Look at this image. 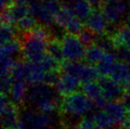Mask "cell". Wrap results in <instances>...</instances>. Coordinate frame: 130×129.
I'll list each match as a JSON object with an SVG mask.
<instances>
[{"mask_svg": "<svg viewBox=\"0 0 130 129\" xmlns=\"http://www.w3.org/2000/svg\"><path fill=\"white\" fill-rule=\"evenodd\" d=\"M18 129H67L60 110L51 112L22 105L19 109Z\"/></svg>", "mask_w": 130, "mask_h": 129, "instance_id": "obj_1", "label": "cell"}, {"mask_svg": "<svg viewBox=\"0 0 130 129\" xmlns=\"http://www.w3.org/2000/svg\"><path fill=\"white\" fill-rule=\"evenodd\" d=\"M61 95L54 86L46 83L29 85L24 104L40 111L51 112L60 110Z\"/></svg>", "mask_w": 130, "mask_h": 129, "instance_id": "obj_2", "label": "cell"}, {"mask_svg": "<svg viewBox=\"0 0 130 129\" xmlns=\"http://www.w3.org/2000/svg\"><path fill=\"white\" fill-rule=\"evenodd\" d=\"M95 109L93 101L84 93L76 91L74 93L64 96L60 104V112L69 118L84 117L86 114Z\"/></svg>", "mask_w": 130, "mask_h": 129, "instance_id": "obj_3", "label": "cell"}, {"mask_svg": "<svg viewBox=\"0 0 130 129\" xmlns=\"http://www.w3.org/2000/svg\"><path fill=\"white\" fill-rule=\"evenodd\" d=\"M64 56L67 61H82L86 56V46L77 34L66 32L62 37Z\"/></svg>", "mask_w": 130, "mask_h": 129, "instance_id": "obj_4", "label": "cell"}, {"mask_svg": "<svg viewBox=\"0 0 130 129\" xmlns=\"http://www.w3.org/2000/svg\"><path fill=\"white\" fill-rule=\"evenodd\" d=\"M98 83L102 86L104 95L107 102H121L124 93L128 89L126 86L113 80L108 76H101Z\"/></svg>", "mask_w": 130, "mask_h": 129, "instance_id": "obj_5", "label": "cell"}, {"mask_svg": "<svg viewBox=\"0 0 130 129\" xmlns=\"http://www.w3.org/2000/svg\"><path fill=\"white\" fill-rule=\"evenodd\" d=\"M101 9L109 23V26H114L119 23L121 18L126 12L127 6L123 1H114V2H106L105 1L101 6Z\"/></svg>", "mask_w": 130, "mask_h": 129, "instance_id": "obj_6", "label": "cell"}, {"mask_svg": "<svg viewBox=\"0 0 130 129\" xmlns=\"http://www.w3.org/2000/svg\"><path fill=\"white\" fill-rule=\"evenodd\" d=\"M29 6L30 14L33 15L41 24L51 28L52 23H54V16L48 11L45 0H30Z\"/></svg>", "mask_w": 130, "mask_h": 129, "instance_id": "obj_7", "label": "cell"}, {"mask_svg": "<svg viewBox=\"0 0 130 129\" xmlns=\"http://www.w3.org/2000/svg\"><path fill=\"white\" fill-rule=\"evenodd\" d=\"M85 23L86 27L89 28L97 35L107 33L109 23L100 8H94L90 16L87 18V20Z\"/></svg>", "mask_w": 130, "mask_h": 129, "instance_id": "obj_8", "label": "cell"}, {"mask_svg": "<svg viewBox=\"0 0 130 129\" xmlns=\"http://www.w3.org/2000/svg\"><path fill=\"white\" fill-rule=\"evenodd\" d=\"M57 91L62 97L69 95L82 88V82L79 78L62 71L57 85L55 86Z\"/></svg>", "mask_w": 130, "mask_h": 129, "instance_id": "obj_9", "label": "cell"}, {"mask_svg": "<svg viewBox=\"0 0 130 129\" xmlns=\"http://www.w3.org/2000/svg\"><path fill=\"white\" fill-rule=\"evenodd\" d=\"M19 106L10 101L1 106V122L3 129H18Z\"/></svg>", "mask_w": 130, "mask_h": 129, "instance_id": "obj_10", "label": "cell"}, {"mask_svg": "<svg viewBox=\"0 0 130 129\" xmlns=\"http://www.w3.org/2000/svg\"><path fill=\"white\" fill-rule=\"evenodd\" d=\"M108 77L127 86L130 82V68L126 62L117 60L112 67Z\"/></svg>", "mask_w": 130, "mask_h": 129, "instance_id": "obj_11", "label": "cell"}, {"mask_svg": "<svg viewBox=\"0 0 130 129\" xmlns=\"http://www.w3.org/2000/svg\"><path fill=\"white\" fill-rule=\"evenodd\" d=\"M110 35L115 42L116 49L120 46H123L130 50V28L124 23L119 24Z\"/></svg>", "mask_w": 130, "mask_h": 129, "instance_id": "obj_12", "label": "cell"}, {"mask_svg": "<svg viewBox=\"0 0 130 129\" xmlns=\"http://www.w3.org/2000/svg\"><path fill=\"white\" fill-rule=\"evenodd\" d=\"M119 125H122L127 113V109L122 102H107L103 108Z\"/></svg>", "mask_w": 130, "mask_h": 129, "instance_id": "obj_13", "label": "cell"}, {"mask_svg": "<svg viewBox=\"0 0 130 129\" xmlns=\"http://www.w3.org/2000/svg\"><path fill=\"white\" fill-rule=\"evenodd\" d=\"M27 89H28V86H27V83L24 81L14 80L12 83L9 95L11 96V102L16 105H18L19 107H21L25 102Z\"/></svg>", "mask_w": 130, "mask_h": 129, "instance_id": "obj_14", "label": "cell"}, {"mask_svg": "<svg viewBox=\"0 0 130 129\" xmlns=\"http://www.w3.org/2000/svg\"><path fill=\"white\" fill-rule=\"evenodd\" d=\"M30 68H31V63L28 62L24 58H20L18 60H16L11 72L13 81L17 80V81H24L27 83V79L30 72Z\"/></svg>", "mask_w": 130, "mask_h": 129, "instance_id": "obj_15", "label": "cell"}, {"mask_svg": "<svg viewBox=\"0 0 130 129\" xmlns=\"http://www.w3.org/2000/svg\"><path fill=\"white\" fill-rule=\"evenodd\" d=\"M72 10L77 17L82 21H87L93 11L94 7L89 3L88 0H74L71 4Z\"/></svg>", "mask_w": 130, "mask_h": 129, "instance_id": "obj_16", "label": "cell"}, {"mask_svg": "<svg viewBox=\"0 0 130 129\" xmlns=\"http://www.w3.org/2000/svg\"><path fill=\"white\" fill-rule=\"evenodd\" d=\"M74 16H75V13L73 11L71 5H69L67 2H64L61 10L54 16V24L60 28L65 29L66 26L69 24Z\"/></svg>", "mask_w": 130, "mask_h": 129, "instance_id": "obj_17", "label": "cell"}, {"mask_svg": "<svg viewBox=\"0 0 130 129\" xmlns=\"http://www.w3.org/2000/svg\"><path fill=\"white\" fill-rule=\"evenodd\" d=\"M47 54L54 57L62 64H64V62L66 61L65 56H64V50H63V45H62V39H59L54 36L50 38L47 44Z\"/></svg>", "mask_w": 130, "mask_h": 129, "instance_id": "obj_18", "label": "cell"}, {"mask_svg": "<svg viewBox=\"0 0 130 129\" xmlns=\"http://www.w3.org/2000/svg\"><path fill=\"white\" fill-rule=\"evenodd\" d=\"M1 55L11 56V57L14 58L15 60L23 58L22 47L19 40L16 39L1 45Z\"/></svg>", "mask_w": 130, "mask_h": 129, "instance_id": "obj_19", "label": "cell"}, {"mask_svg": "<svg viewBox=\"0 0 130 129\" xmlns=\"http://www.w3.org/2000/svg\"><path fill=\"white\" fill-rule=\"evenodd\" d=\"M94 118L97 126L102 129H117L119 127V124L104 109L96 112L94 114Z\"/></svg>", "mask_w": 130, "mask_h": 129, "instance_id": "obj_20", "label": "cell"}, {"mask_svg": "<svg viewBox=\"0 0 130 129\" xmlns=\"http://www.w3.org/2000/svg\"><path fill=\"white\" fill-rule=\"evenodd\" d=\"M117 60L118 59L114 52H105L103 60L96 64V68L100 74V77L101 76H109L112 67Z\"/></svg>", "mask_w": 130, "mask_h": 129, "instance_id": "obj_21", "label": "cell"}, {"mask_svg": "<svg viewBox=\"0 0 130 129\" xmlns=\"http://www.w3.org/2000/svg\"><path fill=\"white\" fill-rule=\"evenodd\" d=\"M105 54V52L102 50L101 47H99L97 45H95V44H92L90 46L87 47L85 60L87 61V64L96 66L98 63H100V62L103 60Z\"/></svg>", "mask_w": 130, "mask_h": 129, "instance_id": "obj_22", "label": "cell"}, {"mask_svg": "<svg viewBox=\"0 0 130 129\" xmlns=\"http://www.w3.org/2000/svg\"><path fill=\"white\" fill-rule=\"evenodd\" d=\"M81 89L92 101L98 100L102 97H105L103 88H102V86H100L99 83L89 82L86 83V84H82V88Z\"/></svg>", "mask_w": 130, "mask_h": 129, "instance_id": "obj_23", "label": "cell"}, {"mask_svg": "<svg viewBox=\"0 0 130 129\" xmlns=\"http://www.w3.org/2000/svg\"><path fill=\"white\" fill-rule=\"evenodd\" d=\"M40 22H37V19L33 15H26L25 17L19 19L15 24V29L18 32L31 31L39 26Z\"/></svg>", "mask_w": 130, "mask_h": 129, "instance_id": "obj_24", "label": "cell"}, {"mask_svg": "<svg viewBox=\"0 0 130 129\" xmlns=\"http://www.w3.org/2000/svg\"><path fill=\"white\" fill-rule=\"evenodd\" d=\"M94 44L97 45L99 47H101L105 52H115L116 45L112 36L108 33L97 35L96 39L94 41Z\"/></svg>", "mask_w": 130, "mask_h": 129, "instance_id": "obj_25", "label": "cell"}, {"mask_svg": "<svg viewBox=\"0 0 130 129\" xmlns=\"http://www.w3.org/2000/svg\"><path fill=\"white\" fill-rule=\"evenodd\" d=\"M8 8L10 9L11 14L13 15L16 22L18 21L19 19L25 17L26 15L30 13L29 3H26V2H15V3H13L11 6Z\"/></svg>", "mask_w": 130, "mask_h": 129, "instance_id": "obj_26", "label": "cell"}, {"mask_svg": "<svg viewBox=\"0 0 130 129\" xmlns=\"http://www.w3.org/2000/svg\"><path fill=\"white\" fill-rule=\"evenodd\" d=\"M16 31L17 29L13 26L1 23V45L17 39L18 34Z\"/></svg>", "mask_w": 130, "mask_h": 129, "instance_id": "obj_27", "label": "cell"}, {"mask_svg": "<svg viewBox=\"0 0 130 129\" xmlns=\"http://www.w3.org/2000/svg\"><path fill=\"white\" fill-rule=\"evenodd\" d=\"M39 66L45 72L51 71V70H62L63 64L56 60L54 57L47 54L45 56L42 61L39 63Z\"/></svg>", "mask_w": 130, "mask_h": 129, "instance_id": "obj_28", "label": "cell"}, {"mask_svg": "<svg viewBox=\"0 0 130 129\" xmlns=\"http://www.w3.org/2000/svg\"><path fill=\"white\" fill-rule=\"evenodd\" d=\"M78 36L80 37L81 41L84 43V45L86 47H88L92 44H94V41L97 37V34L94 31H92L89 28H87L85 26V28L83 29V30L80 32Z\"/></svg>", "mask_w": 130, "mask_h": 129, "instance_id": "obj_29", "label": "cell"}, {"mask_svg": "<svg viewBox=\"0 0 130 129\" xmlns=\"http://www.w3.org/2000/svg\"><path fill=\"white\" fill-rule=\"evenodd\" d=\"M85 26L83 23H82V20L79 19L77 16H74V17L70 20L68 25L66 26V31L67 32H70V33H73V34H79L80 32L83 30V29L85 28Z\"/></svg>", "mask_w": 130, "mask_h": 129, "instance_id": "obj_30", "label": "cell"}, {"mask_svg": "<svg viewBox=\"0 0 130 129\" xmlns=\"http://www.w3.org/2000/svg\"><path fill=\"white\" fill-rule=\"evenodd\" d=\"M97 127L93 115H87L81 119L77 124V129H95Z\"/></svg>", "mask_w": 130, "mask_h": 129, "instance_id": "obj_31", "label": "cell"}, {"mask_svg": "<svg viewBox=\"0 0 130 129\" xmlns=\"http://www.w3.org/2000/svg\"><path fill=\"white\" fill-rule=\"evenodd\" d=\"M14 58L7 55H1V74H8L11 73V68L15 63Z\"/></svg>", "mask_w": 130, "mask_h": 129, "instance_id": "obj_32", "label": "cell"}, {"mask_svg": "<svg viewBox=\"0 0 130 129\" xmlns=\"http://www.w3.org/2000/svg\"><path fill=\"white\" fill-rule=\"evenodd\" d=\"M12 83H13V79L11 77V73L1 74V92L9 95Z\"/></svg>", "mask_w": 130, "mask_h": 129, "instance_id": "obj_33", "label": "cell"}, {"mask_svg": "<svg viewBox=\"0 0 130 129\" xmlns=\"http://www.w3.org/2000/svg\"><path fill=\"white\" fill-rule=\"evenodd\" d=\"M1 23L13 26V27L15 26L16 21H15L13 15L11 14V12L9 8L2 9V11H1Z\"/></svg>", "mask_w": 130, "mask_h": 129, "instance_id": "obj_34", "label": "cell"}, {"mask_svg": "<svg viewBox=\"0 0 130 129\" xmlns=\"http://www.w3.org/2000/svg\"><path fill=\"white\" fill-rule=\"evenodd\" d=\"M122 104L125 106V108L127 109V111H130V89H127L126 92L124 93L123 97L122 98Z\"/></svg>", "mask_w": 130, "mask_h": 129, "instance_id": "obj_35", "label": "cell"}, {"mask_svg": "<svg viewBox=\"0 0 130 129\" xmlns=\"http://www.w3.org/2000/svg\"><path fill=\"white\" fill-rule=\"evenodd\" d=\"M122 126L124 129L130 128V111H127L126 116H125V118H124L123 123H122Z\"/></svg>", "mask_w": 130, "mask_h": 129, "instance_id": "obj_36", "label": "cell"}, {"mask_svg": "<svg viewBox=\"0 0 130 129\" xmlns=\"http://www.w3.org/2000/svg\"><path fill=\"white\" fill-rule=\"evenodd\" d=\"M0 2H1V9H5L15 3V0H0Z\"/></svg>", "mask_w": 130, "mask_h": 129, "instance_id": "obj_37", "label": "cell"}, {"mask_svg": "<svg viewBox=\"0 0 130 129\" xmlns=\"http://www.w3.org/2000/svg\"><path fill=\"white\" fill-rule=\"evenodd\" d=\"M89 3L93 6L94 8H101L103 3L105 2V0H88Z\"/></svg>", "mask_w": 130, "mask_h": 129, "instance_id": "obj_38", "label": "cell"}, {"mask_svg": "<svg viewBox=\"0 0 130 129\" xmlns=\"http://www.w3.org/2000/svg\"><path fill=\"white\" fill-rule=\"evenodd\" d=\"M123 23H124L125 25L128 26V27L130 28V12L127 14V16L125 17V19H124V21H123Z\"/></svg>", "mask_w": 130, "mask_h": 129, "instance_id": "obj_39", "label": "cell"}, {"mask_svg": "<svg viewBox=\"0 0 130 129\" xmlns=\"http://www.w3.org/2000/svg\"><path fill=\"white\" fill-rule=\"evenodd\" d=\"M28 0H15V2H27Z\"/></svg>", "mask_w": 130, "mask_h": 129, "instance_id": "obj_40", "label": "cell"}, {"mask_svg": "<svg viewBox=\"0 0 130 129\" xmlns=\"http://www.w3.org/2000/svg\"><path fill=\"white\" fill-rule=\"evenodd\" d=\"M126 63H127V64H128V67H129V68H130V57L128 58V60L126 61Z\"/></svg>", "mask_w": 130, "mask_h": 129, "instance_id": "obj_41", "label": "cell"}, {"mask_svg": "<svg viewBox=\"0 0 130 129\" xmlns=\"http://www.w3.org/2000/svg\"><path fill=\"white\" fill-rule=\"evenodd\" d=\"M106 2H114V1H120V0H105Z\"/></svg>", "mask_w": 130, "mask_h": 129, "instance_id": "obj_42", "label": "cell"}, {"mask_svg": "<svg viewBox=\"0 0 130 129\" xmlns=\"http://www.w3.org/2000/svg\"><path fill=\"white\" fill-rule=\"evenodd\" d=\"M127 88H128V89H130V82H129V84L127 85Z\"/></svg>", "mask_w": 130, "mask_h": 129, "instance_id": "obj_43", "label": "cell"}, {"mask_svg": "<svg viewBox=\"0 0 130 129\" xmlns=\"http://www.w3.org/2000/svg\"><path fill=\"white\" fill-rule=\"evenodd\" d=\"M128 1H129V4H130V0H128Z\"/></svg>", "mask_w": 130, "mask_h": 129, "instance_id": "obj_44", "label": "cell"}, {"mask_svg": "<svg viewBox=\"0 0 130 129\" xmlns=\"http://www.w3.org/2000/svg\"><path fill=\"white\" fill-rule=\"evenodd\" d=\"M128 129H130V128H128Z\"/></svg>", "mask_w": 130, "mask_h": 129, "instance_id": "obj_45", "label": "cell"}]
</instances>
